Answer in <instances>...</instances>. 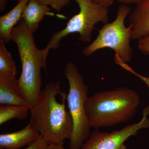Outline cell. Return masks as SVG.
<instances>
[{
    "label": "cell",
    "instance_id": "16",
    "mask_svg": "<svg viewBox=\"0 0 149 149\" xmlns=\"http://www.w3.org/2000/svg\"><path fill=\"white\" fill-rule=\"evenodd\" d=\"M40 3L51 7L57 12H59L68 5L70 0H37Z\"/></svg>",
    "mask_w": 149,
    "mask_h": 149
},
{
    "label": "cell",
    "instance_id": "11",
    "mask_svg": "<svg viewBox=\"0 0 149 149\" xmlns=\"http://www.w3.org/2000/svg\"><path fill=\"white\" fill-rule=\"evenodd\" d=\"M0 104L28 105L19 92L16 77L0 78Z\"/></svg>",
    "mask_w": 149,
    "mask_h": 149
},
{
    "label": "cell",
    "instance_id": "15",
    "mask_svg": "<svg viewBox=\"0 0 149 149\" xmlns=\"http://www.w3.org/2000/svg\"><path fill=\"white\" fill-rule=\"evenodd\" d=\"M114 60L115 63L116 64L121 67L123 69L127 70L128 72L134 74L136 77H138L140 80H142L143 83H145L149 88V77L144 76L143 75H142V74H139V73L136 72L132 68L130 67L127 64V63H126L123 61L120 58V57L119 56L117 55V54H115Z\"/></svg>",
    "mask_w": 149,
    "mask_h": 149
},
{
    "label": "cell",
    "instance_id": "14",
    "mask_svg": "<svg viewBox=\"0 0 149 149\" xmlns=\"http://www.w3.org/2000/svg\"><path fill=\"white\" fill-rule=\"evenodd\" d=\"M30 107L29 106L0 105V125L13 118L23 120L27 117Z\"/></svg>",
    "mask_w": 149,
    "mask_h": 149
},
{
    "label": "cell",
    "instance_id": "9",
    "mask_svg": "<svg viewBox=\"0 0 149 149\" xmlns=\"http://www.w3.org/2000/svg\"><path fill=\"white\" fill-rule=\"evenodd\" d=\"M129 21L132 26L131 40L139 41L149 35V0L136 5L129 15Z\"/></svg>",
    "mask_w": 149,
    "mask_h": 149
},
{
    "label": "cell",
    "instance_id": "2",
    "mask_svg": "<svg viewBox=\"0 0 149 149\" xmlns=\"http://www.w3.org/2000/svg\"><path fill=\"white\" fill-rule=\"evenodd\" d=\"M139 104L140 98L136 91L119 87L88 97L85 110L91 128L97 129L129 121L136 114Z\"/></svg>",
    "mask_w": 149,
    "mask_h": 149
},
{
    "label": "cell",
    "instance_id": "4",
    "mask_svg": "<svg viewBox=\"0 0 149 149\" xmlns=\"http://www.w3.org/2000/svg\"><path fill=\"white\" fill-rule=\"evenodd\" d=\"M64 75L69 83V93L66 100L73 122V131L69 139L70 149H80L91 133V127L85 110L88 88L73 62L66 64Z\"/></svg>",
    "mask_w": 149,
    "mask_h": 149
},
{
    "label": "cell",
    "instance_id": "3",
    "mask_svg": "<svg viewBox=\"0 0 149 149\" xmlns=\"http://www.w3.org/2000/svg\"><path fill=\"white\" fill-rule=\"evenodd\" d=\"M11 40L16 44L22 64L17 80L19 90L30 107L37 101L42 86L41 70L47 72V58L42 49L37 48L33 33L22 20L13 29Z\"/></svg>",
    "mask_w": 149,
    "mask_h": 149
},
{
    "label": "cell",
    "instance_id": "8",
    "mask_svg": "<svg viewBox=\"0 0 149 149\" xmlns=\"http://www.w3.org/2000/svg\"><path fill=\"white\" fill-rule=\"evenodd\" d=\"M40 133L28 123L24 128L14 133L0 135V149H20L37 140Z\"/></svg>",
    "mask_w": 149,
    "mask_h": 149
},
{
    "label": "cell",
    "instance_id": "21",
    "mask_svg": "<svg viewBox=\"0 0 149 149\" xmlns=\"http://www.w3.org/2000/svg\"><path fill=\"white\" fill-rule=\"evenodd\" d=\"M45 149H65L61 144H49Z\"/></svg>",
    "mask_w": 149,
    "mask_h": 149
},
{
    "label": "cell",
    "instance_id": "12",
    "mask_svg": "<svg viewBox=\"0 0 149 149\" xmlns=\"http://www.w3.org/2000/svg\"><path fill=\"white\" fill-rule=\"evenodd\" d=\"M50 8L37 0H29L22 16V20L32 33L37 31L40 22L49 12Z\"/></svg>",
    "mask_w": 149,
    "mask_h": 149
},
{
    "label": "cell",
    "instance_id": "22",
    "mask_svg": "<svg viewBox=\"0 0 149 149\" xmlns=\"http://www.w3.org/2000/svg\"><path fill=\"white\" fill-rule=\"evenodd\" d=\"M8 0H0V11H3L6 9Z\"/></svg>",
    "mask_w": 149,
    "mask_h": 149
},
{
    "label": "cell",
    "instance_id": "19",
    "mask_svg": "<svg viewBox=\"0 0 149 149\" xmlns=\"http://www.w3.org/2000/svg\"><path fill=\"white\" fill-rule=\"evenodd\" d=\"M92 1L100 5L107 8L112 6L116 1L115 0H92Z\"/></svg>",
    "mask_w": 149,
    "mask_h": 149
},
{
    "label": "cell",
    "instance_id": "13",
    "mask_svg": "<svg viewBox=\"0 0 149 149\" xmlns=\"http://www.w3.org/2000/svg\"><path fill=\"white\" fill-rule=\"evenodd\" d=\"M17 69L12 56L8 51L5 43L0 40V78L16 77Z\"/></svg>",
    "mask_w": 149,
    "mask_h": 149
},
{
    "label": "cell",
    "instance_id": "18",
    "mask_svg": "<svg viewBox=\"0 0 149 149\" xmlns=\"http://www.w3.org/2000/svg\"><path fill=\"white\" fill-rule=\"evenodd\" d=\"M138 41V48L142 53L149 55V35Z\"/></svg>",
    "mask_w": 149,
    "mask_h": 149
},
{
    "label": "cell",
    "instance_id": "5",
    "mask_svg": "<svg viewBox=\"0 0 149 149\" xmlns=\"http://www.w3.org/2000/svg\"><path fill=\"white\" fill-rule=\"evenodd\" d=\"M132 8L121 4L118 8L116 17L113 21L104 24L99 30V34L91 44L83 49L85 56H90L97 51L109 48L114 51L123 61L127 63L132 60L133 48L130 45L132 26L125 25L126 17L130 15Z\"/></svg>",
    "mask_w": 149,
    "mask_h": 149
},
{
    "label": "cell",
    "instance_id": "6",
    "mask_svg": "<svg viewBox=\"0 0 149 149\" xmlns=\"http://www.w3.org/2000/svg\"><path fill=\"white\" fill-rule=\"evenodd\" d=\"M77 3L80 11L71 17L64 29L54 32L43 51L46 57L51 49H57L61 40L70 34L79 33L78 40L83 42H90L92 33L96 24H104L109 21V8L104 6L92 0H74Z\"/></svg>",
    "mask_w": 149,
    "mask_h": 149
},
{
    "label": "cell",
    "instance_id": "20",
    "mask_svg": "<svg viewBox=\"0 0 149 149\" xmlns=\"http://www.w3.org/2000/svg\"><path fill=\"white\" fill-rule=\"evenodd\" d=\"M116 1L121 3L122 4L127 5L136 4V5L142 2L144 0H115Z\"/></svg>",
    "mask_w": 149,
    "mask_h": 149
},
{
    "label": "cell",
    "instance_id": "17",
    "mask_svg": "<svg viewBox=\"0 0 149 149\" xmlns=\"http://www.w3.org/2000/svg\"><path fill=\"white\" fill-rule=\"evenodd\" d=\"M49 143L43 136L40 135L39 138L24 149H45Z\"/></svg>",
    "mask_w": 149,
    "mask_h": 149
},
{
    "label": "cell",
    "instance_id": "10",
    "mask_svg": "<svg viewBox=\"0 0 149 149\" xmlns=\"http://www.w3.org/2000/svg\"><path fill=\"white\" fill-rule=\"evenodd\" d=\"M29 1L20 0L10 11L0 17V39L6 44L10 41L12 31L22 18V13Z\"/></svg>",
    "mask_w": 149,
    "mask_h": 149
},
{
    "label": "cell",
    "instance_id": "1",
    "mask_svg": "<svg viewBox=\"0 0 149 149\" xmlns=\"http://www.w3.org/2000/svg\"><path fill=\"white\" fill-rule=\"evenodd\" d=\"M60 82H51L41 91L35 104L30 108L29 123L43 136L49 144L62 145L70 139L73 122L66 108L67 95L62 96L60 102L57 97L63 93Z\"/></svg>",
    "mask_w": 149,
    "mask_h": 149
},
{
    "label": "cell",
    "instance_id": "23",
    "mask_svg": "<svg viewBox=\"0 0 149 149\" xmlns=\"http://www.w3.org/2000/svg\"><path fill=\"white\" fill-rule=\"evenodd\" d=\"M13 1H16L18 2L19 1H20V0H13Z\"/></svg>",
    "mask_w": 149,
    "mask_h": 149
},
{
    "label": "cell",
    "instance_id": "7",
    "mask_svg": "<svg viewBox=\"0 0 149 149\" xmlns=\"http://www.w3.org/2000/svg\"><path fill=\"white\" fill-rule=\"evenodd\" d=\"M149 107L148 106L144 109L140 122L110 132L96 129L91 132L80 149H127L125 141L131 136H136L142 128H149Z\"/></svg>",
    "mask_w": 149,
    "mask_h": 149
}]
</instances>
